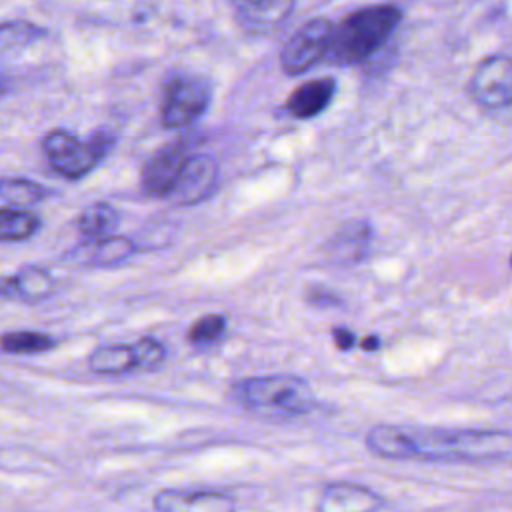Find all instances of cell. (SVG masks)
<instances>
[{
	"label": "cell",
	"instance_id": "obj_1",
	"mask_svg": "<svg viewBox=\"0 0 512 512\" xmlns=\"http://www.w3.org/2000/svg\"><path fill=\"white\" fill-rule=\"evenodd\" d=\"M366 448L388 460L494 462L512 456V432L376 424L366 434Z\"/></svg>",
	"mask_w": 512,
	"mask_h": 512
},
{
	"label": "cell",
	"instance_id": "obj_25",
	"mask_svg": "<svg viewBox=\"0 0 512 512\" xmlns=\"http://www.w3.org/2000/svg\"><path fill=\"white\" fill-rule=\"evenodd\" d=\"M332 340H334V346L342 352L350 350L356 346V336L352 330L344 328V326H338V328H332Z\"/></svg>",
	"mask_w": 512,
	"mask_h": 512
},
{
	"label": "cell",
	"instance_id": "obj_28",
	"mask_svg": "<svg viewBox=\"0 0 512 512\" xmlns=\"http://www.w3.org/2000/svg\"><path fill=\"white\" fill-rule=\"evenodd\" d=\"M510 268H512V252H510Z\"/></svg>",
	"mask_w": 512,
	"mask_h": 512
},
{
	"label": "cell",
	"instance_id": "obj_12",
	"mask_svg": "<svg viewBox=\"0 0 512 512\" xmlns=\"http://www.w3.org/2000/svg\"><path fill=\"white\" fill-rule=\"evenodd\" d=\"M372 242V226L366 220H350L342 224L326 242V256L336 264H358L368 256Z\"/></svg>",
	"mask_w": 512,
	"mask_h": 512
},
{
	"label": "cell",
	"instance_id": "obj_15",
	"mask_svg": "<svg viewBox=\"0 0 512 512\" xmlns=\"http://www.w3.org/2000/svg\"><path fill=\"white\" fill-rule=\"evenodd\" d=\"M138 250V244L128 236H106L100 240H88L72 252V260L82 266L106 268L128 260Z\"/></svg>",
	"mask_w": 512,
	"mask_h": 512
},
{
	"label": "cell",
	"instance_id": "obj_27",
	"mask_svg": "<svg viewBox=\"0 0 512 512\" xmlns=\"http://www.w3.org/2000/svg\"><path fill=\"white\" fill-rule=\"evenodd\" d=\"M6 90H8V86H6V82L0 78V96H2V94H6Z\"/></svg>",
	"mask_w": 512,
	"mask_h": 512
},
{
	"label": "cell",
	"instance_id": "obj_18",
	"mask_svg": "<svg viewBox=\"0 0 512 512\" xmlns=\"http://www.w3.org/2000/svg\"><path fill=\"white\" fill-rule=\"evenodd\" d=\"M40 230V218L32 210L0 208V244L24 242Z\"/></svg>",
	"mask_w": 512,
	"mask_h": 512
},
{
	"label": "cell",
	"instance_id": "obj_3",
	"mask_svg": "<svg viewBox=\"0 0 512 512\" xmlns=\"http://www.w3.org/2000/svg\"><path fill=\"white\" fill-rule=\"evenodd\" d=\"M236 400L266 418H292L312 410L314 394L306 380L290 374L246 378L234 388Z\"/></svg>",
	"mask_w": 512,
	"mask_h": 512
},
{
	"label": "cell",
	"instance_id": "obj_19",
	"mask_svg": "<svg viewBox=\"0 0 512 512\" xmlns=\"http://www.w3.org/2000/svg\"><path fill=\"white\" fill-rule=\"evenodd\" d=\"M118 222V212L110 204H90L84 208L76 220V228L88 240L106 238Z\"/></svg>",
	"mask_w": 512,
	"mask_h": 512
},
{
	"label": "cell",
	"instance_id": "obj_22",
	"mask_svg": "<svg viewBox=\"0 0 512 512\" xmlns=\"http://www.w3.org/2000/svg\"><path fill=\"white\" fill-rule=\"evenodd\" d=\"M226 332V318L222 314H206L188 328V342L194 346H208Z\"/></svg>",
	"mask_w": 512,
	"mask_h": 512
},
{
	"label": "cell",
	"instance_id": "obj_6",
	"mask_svg": "<svg viewBox=\"0 0 512 512\" xmlns=\"http://www.w3.org/2000/svg\"><path fill=\"white\" fill-rule=\"evenodd\" d=\"M334 24L324 18L306 20L296 32L286 40L280 52V66L288 76H300L316 66L320 60H326L328 48L332 42Z\"/></svg>",
	"mask_w": 512,
	"mask_h": 512
},
{
	"label": "cell",
	"instance_id": "obj_7",
	"mask_svg": "<svg viewBox=\"0 0 512 512\" xmlns=\"http://www.w3.org/2000/svg\"><path fill=\"white\" fill-rule=\"evenodd\" d=\"M210 90L198 78H174L168 82L162 98V124L172 130L192 126L208 108Z\"/></svg>",
	"mask_w": 512,
	"mask_h": 512
},
{
	"label": "cell",
	"instance_id": "obj_10",
	"mask_svg": "<svg viewBox=\"0 0 512 512\" xmlns=\"http://www.w3.org/2000/svg\"><path fill=\"white\" fill-rule=\"evenodd\" d=\"M152 506L156 512H236L234 498L216 490L164 488L154 494Z\"/></svg>",
	"mask_w": 512,
	"mask_h": 512
},
{
	"label": "cell",
	"instance_id": "obj_8",
	"mask_svg": "<svg viewBox=\"0 0 512 512\" xmlns=\"http://www.w3.org/2000/svg\"><path fill=\"white\" fill-rule=\"evenodd\" d=\"M190 160V146L184 138L166 142L144 164L140 184L148 196L168 198Z\"/></svg>",
	"mask_w": 512,
	"mask_h": 512
},
{
	"label": "cell",
	"instance_id": "obj_9",
	"mask_svg": "<svg viewBox=\"0 0 512 512\" xmlns=\"http://www.w3.org/2000/svg\"><path fill=\"white\" fill-rule=\"evenodd\" d=\"M218 180V162L210 154L190 156L168 200L178 206H192L206 200Z\"/></svg>",
	"mask_w": 512,
	"mask_h": 512
},
{
	"label": "cell",
	"instance_id": "obj_5",
	"mask_svg": "<svg viewBox=\"0 0 512 512\" xmlns=\"http://www.w3.org/2000/svg\"><path fill=\"white\" fill-rule=\"evenodd\" d=\"M466 94L472 104L486 112H498L512 106V56L490 54L482 58L468 82Z\"/></svg>",
	"mask_w": 512,
	"mask_h": 512
},
{
	"label": "cell",
	"instance_id": "obj_21",
	"mask_svg": "<svg viewBox=\"0 0 512 512\" xmlns=\"http://www.w3.org/2000/svg\"><path fill=\"white\" fill-rule=\"evenodd\" d=\"M56 346V340L40 332H8L0 336V348L6 354H40Z\"/></svg>",
	"mask_w": 512,
	"mask_h": 512
},
{
	"label": "cell",
	"instance_id": "obj_14",
	"mask_svg": "<svg viewBox=\"0 0 512 512\" xmlns=\"http://www.w3.org/2000/svg\"><path fill=\"white\" fill-rule=\"evenodd\" d=\"M236 20L250 34H268L276 30L288 14L294 10L290 0H268V2H234Z\"/></svg>",
	"mask_w": 512,
	"mask_h": 512
},
{
	"label": "cell",
	"instance_id": "obj_23",
	"mask_svg": "<svg viewBox=\"0 0 512 512\" xmlns=\"http://www.w3.org/2000/svg\"><path fill=\"white\" fill-rule=\"evenodd\" d=\"M134 350H136V356H138V364L140 368L144 370H152L156 366H160L166 358V348L162 342H158L156 338L152 336H144L140 338L138 342L132 344Z\"/></svg>",
	"mask_w": 512,
	"mask_h": 512
},
{
	"label": "cell",
	"instance_id": "obj_2",
	"mask_svg": "<svg viewBox=\"0 0 512 512\" xmlns=\"http://www.w3.org/2000/svg\"><path fill=\"white\" fill-rule=\"evenodd\" d=\"M402 20L396 4H372L346 14L334 24L326 60L336 66H358L376 56Z\"/></svg>",
	"mask_w": 512,
	"mask_h": 512
},
{
	"label": "cell",
	"instance_id": "obj_20",
	"mask_svg": "<svg viewBox=\"0 0 512 512\" xmlns=\"http://www.w3.org/2000/svg\"><path fill=\"white\" fill-rule=\"evenodd\" d=\"M46 196L44 186L28 178H0V198L8 202L10 208L28 210V206L38 204Z\"/></svg>",
	"mask_w": 512,
	"mask_h": 512
},
{
	"label": "cell",
	"instance_id": "obj_17",
	"mask_svg": "<svg viewBox=\"0 0 512 512\" xmlns=\"http://www.w3.org/2000/svg\"><path fill=\"white\" fill-rule=\"evenodd\" d=\"M88 366L96 374H126L140 368L138 356L132 344L98 346L88 356Z\"/></svg>",
	"mask_w": 512,
	"mask_h": 512
},
{
	"label": "cell",
	"instance_id": "obj_16",
	"mask_svg": "<svg viewBox=\"0 0 512 512\" xmlns=\"http://www.w3.org/2000/svg\"><path fill=\"white\" fill-rule=\"evenodd\" d=\"M54 294L52 276L38 266H26L14 276H0V296L24 302H40Z\"/></svg>",
	"mask_w": 512,
	"mask_h": 512
},
{
	"label": "cell",
	"instance_id": "obj_26",
	"mask_svg": "<svg viewBox=\"0 0 512 512\" xmlns=\"http://www.w3.org/2000/svg\"><path fill=\"white\" fill-rule=\"evenodd\" d=\"M358 346H360L362 350H366V352H376V350L382 346V340H380L378 334H370V336H364V338L358 342Z\"/></svg>",
	"mask_w": 512,
	"mask_h": 512
},
{
	"label": "cell",
	"instance_id": "obj_24",
	"mask_svg": "<svg viewBox=\"0 0 512 512\" xmlns=\"http://www.w3.org/2000/svg\"><path fill=\"white\" fill-rule=\"evenodd\" d=\"M306 300L314 306H338V302H340V298L324 286L310 288L308 294H306Z\"/></svg>",
	"mask_w": 512,
	"mask_h": 512
},
{
	"label": "cell",
	"instance_id": "obj_13",
	"mask_svg": "<svg viewBox=\"0 0 512 512\" xmlns=\"http://www.w3.org/2000/svg\"><path fill=\"white\" fill-rule=\"evenodd\" d=\"M336 94V80L332 76L312 78L296 86L284 102V108L290 116L298 120H308L322 114Z\"/></svg>",
	"mask_w": 512,
	"mask_h": 512
},
{
	"label": "cell",
	"instance_id": "obj_4",
	"mask_svg": "<svg viewBox=\"0 0 512 512\" xmlns=\"http://www.w3.org/2000/svg\"><path fill=\"white\" fill-rule=\"evenodd\" d=\"M114 136L106 130L92 134L90 140H80L68 130L56 128L42 138V150L50 166L68 180H78L88 174L100 158L112 148Z\"/></svg>",
	"mask_w": 512,
	"mask_h": 512
},
{
	"label": "cell",
	"instance_id": "obj_11",
	"mask_svg": "<svg viewBox=\"0 0 512 512\" xmlns=\"http://www.w3.org/2000/svg\"><path fill=\"white\" fill-rule=\"evenodd\" d=\"M384 498L354 482H332L322 488L316 512H380Z\"/></svg>",
	"mask_w": 512,
	"mask_h": 512
}]
</instances>
